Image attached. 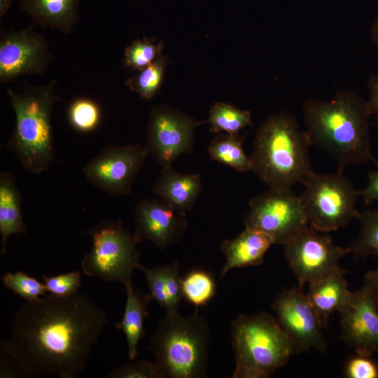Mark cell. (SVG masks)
Masks as SVG:
<instances>
[{
    "label": "cell",
    "mask_w": 378,
    "mask_h": 378,
    "mask_svg": "<svg viewBox=\"0 0 378 378\" xmlns=\"http://www.w3.org/2000/svg\"><path fill=\"white\" fill-rule=\"evenodd\" d=\"M1 350L26 375L76 378L85 370L106 313L87 295H46L22 304Z\"/></svg>",
    "instance_id": "1"
},
{
    "label": "cell",
    "mask_w": 378,
    "mask_h": 378,
    "mask_svg": "<svg viewBox=\"0 0 378 378\" xmlns=\"http://www.w3.org/2000/svg\"><path fill=\"white\" fill-rule=\"evenodd\" d=\"M302 113L310 146L334 160L339 172L374 160L371 153L369 104L355 90L338 91L330 100L308 99Z\"/></svg>",
    "instance_id": "2"
},
{
    "label": "cell",
    "mask_w": 378,
    "mask_h": 378,
    "mask_svg": "<svg viewBox=\"0 0 378 378\" xmlns=\"http://www.w3.org/2000/svg\"><path fill=\"white\" fill-rule=\"evenodd\" d=\"M310 143L295 118L286 111L270 115L258 130L251 159L252 172L268 188H288L314 172Z\"/></svg>",
    "instance_id": "3"
},
{
    "label": "cell",
    "mask_w": 378,
    "mask_h": 378,
    "mask_svg": "<svg viewBox=\"0 0 378 378\" xmlns=\"http://www.w3.org/2000/svg\"><path fill=\"white\" fill-rule=\"evenodd\" d=\"M56 80L21 90H7L15 115L13 132L6 146L22 167L39 174L49 169L55 158L52 112L59 100Z\"/></svg>",
    "instance_id": "4"
},
{
    "label": "cell",
    "mask_w": 378,
    "mask_h": 378,
    "mask_svg": "<svg viewBox=\"0 0 378 378\" xmlns=\"http://www.w3.org/2000/svg\"><path fill=\"white\" fill-rule=\"evenodd\" d=\"M211 333L205 318L196 310L183 316L166 314L149 338L162 377L201 378L206 376Z\"/></svg>",
    "instance_id": "5"
},
{
    "label": "cell",
    "mask_w": 378,
    "mask_h": 378,
    "mask_svg": "<svg viewBox=\"0 0 378 378\" xmlns=\"http://www.w3.org/2000/svg\"><path fill=\"white\" fill-rule=\"evenodd\" d=\"M232 343L233 378H267L293 354L276 318L266 312L239 314L232 323Z\"/></svg>",
    "instance_id": "6"
},
{
    "label": "cell",
    "mask_w": 378,
    "mask_h": 378,
    "mask_svg": "<svg viewBox=\"0 0 378 378\" xmlns=\"http://www.w3.org/2000/svg\"><path fill=\"white\" fill-rule=\"evenodd\" d=\"M300 195L309 226L321 232L335 231L358 218V190L342 172L312 173Z\"/></svg>",
    "instance_id": "7"
},
{
    "label": "cell",
    "mask_w": 378,
    "mask_h": 378,
    "mask_svg": "<svg viewBox=\"0 0 378 378\" xmlns=\"http://www.w3.org/2000/svg\"><path fill=\"white\" fill-rule=\"evenodd\" d=\"M92 240L90 251L80 267L88 276L125 286L132 281L134 270L140 265L139 243L121 220H106L87 232Z\"/></svg>",
    "instance_id": "8"
},
{
    "label": "cell",
    "mask_w": 378,
    "mask_h": 378,
    "mask_svg": "<svg viewBox=\"0 0 378 378\" xmlns=\"http://www.w3.org/2000/svg\"><path fill=\"white\" fill-rule=\"evenodd\" d=\"M248 206L245 227L265 233L273 244L286 245L309 225L300 195L288 188H268L253 197Z\"/></svg>",
    "instance_id": "9"
},
{
    "label": "cell",
    "mask_w": 378,
    "mask_h": 378,
    "mask_svg": "<svg viewBox=\"0 0 378 378\" xmlns=\"http://www.w3.org/2000/svg\"><path fill=\"white\" fill-rule=\"evenodd\" d=\"M203 123L167 105L153 107L146 131L148 155L162 168L172 166L181 154L192 151L195 130Z\"/></svg>",
    "instance_id": "10"
},
{
    "label": "cell",
    "mask_w": 378,
    "mask_h": 378,
    "mask_svg": "<svg viewBox=\"0 0 378 378\" xmlns=\"http://www.w3.org/2000/svg\"><path fill=\"white\" fill-rule=\"evenodd\" d=\"M284 246L287 263L300 288L340 269V259L349 253L348 248L335 245L328 233L309 225Z\"/></svg>",
    "instance_id": "11"
},
{
    "label": "cell",
    "mask_w": 378,
    "mask_h": 378,
    "mask_svg": "<svg viewBox=\"0 0 378 378\" xmlns=\"http://www.w3.org/2000/svg\"><path fill=\"white\" fill-rule=\"evenodd\" d=\"M148 153L141 144L108 146L85 165L91 184L111 196L129 195Z\"/></svg>",
    "instance_id": "12"
},
{
    "label": "cell",
    "mask_w": 378,
    "mask_h": 378,
    "mask_svg": "<svg viewBox=\"0 0 378 378\" xmlns=\"http://www.w3.org/2000/svg\"><path fill=\"white\" fill-rule=\"evenodd\" d=\"M53 61L46 38L29 26L22 29L1 31L0 83L23 76L46 72Z\"/></svg>",
    "instance_id": "13"
},
{
    "label": "cell",
    "mask_w": 378,
    "mask_h": 378,
    "mask_svg": "<svg viewBox=\"0 0 378 378\" xmlns=\"http://www.w3.org/2000/svg\"><path fill=\"white\" fill-rule=\"evenodd\" d=\"M272 306L279 324L290 342L293 354L308 352L312 349L326 351L327 344L322 332L323 325L300 289L283 290Z\"/></svg>",
    "instance_id": "14"
},
{
    "label": "cell",
    "mask_w": 378,
    "mask_h": 378,
    "mask_svg": "<svg viewBox=\"0 0 378 378\" xmlns=\"http://www.w3.org/2000/svg\"><path fill=\"white\" fill-rule=\"evenodd\" d=\"M337 312L343 341L358 355L378 353V300L372 293L364 285L349 290Z\"/></svg>",
    "instance_id": "15"
},
{
    "label": "cell",
    "mask_w": 378,
    "mask_h": 378,
    "mask_svg": "<svg viewBox=\"0 0 378 378\" xmlns=\"http://www.w3.org/2000/svg\"><path fill=\"white\" fill-rule=\"evenodd\" d=\"M187 226L186 216L161 199L141 200L136 206L134 235L139 242L148 240L162 249L177 242Z\"/></svg>",
    "instance_id": "16"
},
{
    "label": "cell",
    "mask_w": 378,
    "mask_h": 378,
    "mask_svg": "<svg viewBox=\"0 0 378 378\" xmlns=\"http://www.w3.org/2000/svg\"><path fill=\"white\" fill-rule=\"evenodd\" d=\"M202 188L198 174H181L172 166L162 168L155 181L152 192L170 205L179 214L186 216L190 211Z\"/></svg>",
    "instance_id": "17"
},
{
    "label": "cell",
    "mask_w": 378,
    "mask_h": 378,
    "mask_svg": "<svg viewBox=\"0 0 378 378\" xmlns=\"http://www.w3.org/2000/svg\"><path fill=\"white\" fill-rule=\"evenodd\" d=\"M273 244L271 238L265 233L245 227L236 237L223 241L220 249L225 255V263L221 269L220 277L234 268L260 265Z\"/></svg>",
    "instance_id": "18"
},
{
    "label": "cell",
    "mask_w": 378,
    "mask_h": 378,
    "mask_svg": "<svg viewBox=\"0 0 378 378\" xmlns=\"http://www.w3.org/2000/svg\"><path fill=\"white\" fill-rule=\"evenodd\" d=\"M145 276L150 301H154L163 308L166 314L178 312V307L183 298L181 288V277L178 262L146 267L138 266Z\"/></svg>",
    "instance_id": "19"
},
{
    "label": "cell",
    "mask_w": 378,
    "mask_h": 378,
    "mask_svg": "<svg viewBox=\"0 0 378 378\" xmlns=\"http://www.w3.org/2000/svg\"><path fill=\"white\" fill-rule=\"evenodd\" d=\"M79 0H22L20 8L35 24L70 33L78 21Z\"/></svg>",
    "instance_id": "20"
},
{
    "label": "cell",
    "mask_w": 378,
    "mask_h": 378,
    "mask_svg": "<svg viewBox=\"0 0 378 378\" xmlns=\"http://www.w3.org/2000/svg\"><path fill=\"white\" fill-rule=\"evenodd\" d=\"M344 273L340 267L309 284L306 295L323 326L330 314L338 311L349 291Z\"/></svg>",
    "instance_id": "21"
},
{
    "label": "cell",
    "mask_w": 378,
    "mask_h": 378,
    "mask_svg": "<svg viewBox=\"0 0 378 378\" xmlns=\"http://www.w3.org/2000/svg\"><path fill=\"white\" fill-rule=\"evenodd\" d=\"M126 303L122 317L115 324V328L122 330L127 344V355L130 360L139 355L138 346L140 340L145 336L144 322L148 316L147 305L150 302L147 294L134 288L132 281L125 286Z\"/></svg>",
    "instance_id": "22"
},
{
    "label": "cell",
    "mask_w": 378,
    "mask_h": 378,
    "mask_svg": "<svg viewBox=\"0 0 378 378\" xmlns=\"http://www.w3.org/2000/svg\"><path fill=\"white\" fill-rule=\"evenodd\" d=\"M27 227L23 220L21 195L15 178L8 172L0 173V234L1 255L6 253L8 238L12 234H26Z\"/></svg>",
    "instance_id": "23"
},
{
    "label": "cell",
    "mask_w": 378,
    "mask_h": 378,
    "mask_svg": "<svg viewBox=\"0 0 378 378\" xmlns=\"http://www.w3.org/2000/svg\"><path fill=\"white\" fill-rule=\"evenodd\" d=\"M244 136L224 132L217 133L208 146L210 158L229 166L239 172L252 170V161L243 148Z\"/></svg>",
    "instance_id": "24"
},
{
    "label": "cell",
    "mask_w": 378,
    "mask_h": 378,
    "mask_svg": "<svg viewBox=\"0 0 378 378\" xmlns=\"http://www.w3.org/2000/svg\"><path fill=\"white\" fill-rule=\"evenodd\" d=\"M203 121L211 125L210 132L216 134H238L243 128L253 125L251 111L224 102L215 103L208 118Z\"/></svg>",
    "instance_id": "25"
},
{
    "label": "cell",
    "mask_w": 378,
    "mask_h": 378,
    "mask_svg": "<svg viewBox=\"0 0 378 378\" xmlns=\"http://www.w3.org/2000/svg\"><path fill=\"white\" fill-rule=\"evenodd\" d=\"M357 237L348 247L356 259L378 255V207L360 213Z\"/></svg>",
    "instance_id": "26"
},
{
    "label": "cell",
    "mask_w": 378,
    "mask_h": 378,
    "mask_svg": "<svg viewBox=\"0 0 378 378\" xmlns=\"http://www.w3.org/2000/svg\"><path fill=\"white\" fill-rule=\"evenodd\" d=\"M183 298L196 309L205 306L216 293V284L212 274L202 269H195L181 278Z\"/></svg>",
    "instance_id": "27"
},
{
    "label": "cell",
    "mask_w": 378,
    "mask_h": 378,
    "mask_svg": "<svg viewBox=\"0 0 378 378\" xmlns=\"http://www.w3.org/2000/svg\"><path fill=\"white\" fill-rule=\"evenodd\" d=\"M66 115L68 122L74 130L81 133H90L100 125L102 109L95 99L79 97L69 103Z\"/></svg>",
    "instance_id": "28"
},
{
    "label": "cell",
    "mask_w": 378,
    "mask_h": 378,
    "mask_svg": "<svg viewBox=\"0 0 378 378\" xmlns=\"http://www.w3.org/2000/svg\"><path fill=\"white\" fill-rule=\"evenodd\" d=\"M167 65V58L161 54L151 64L128 78L125 83L142 99L150 100L160 89Z\"/></svg>",
    "instance_id": "29"
},
{
    "label": "cell",
    "mask_w": 378,
    "mask_h": 378,
    "mask_svg": "<svg viewBox=\"0 0 378 378\" xmlns=\"http://www.w3.org/2000/svg\"><path fill=\"white\" fill-rule=\"evenodd\" d=\"M162 49L163 43L153 38H138L125 48L122 66L139 71L151 64L162 54Z\"/></svg>",
    "instance_id": "30"
},
{
    "label": "cell",
    "mask_w": 378,
    "mask_h": 378,
    "mask_svg": "<svg viewBox=\"0 0 378 378\" xmlns=\"http://www.w3.org/2000/svg\"><path fill=\"white\" fill-rule=\"evenodd\" d=\"M2 282L6 288L26 302L38 300L47 293L43 282L21 271L4 274L2 276Z\"/></svg>",
    "instance_id": "31"
},
{
    "label": "cell",
    "mask_w": 378,
    "mask_h": 378,
    "mask_svg": "<svg viewBox=\"0 0 378 378\" xmlns=\"http://www.w3.org/2000/svg\"><path fill=\"white\" fill-rule=\"evenodd\" d=\"M81 276L79 271H74L55 276L42 274L41 278L49 294L64 297L76 293L81 287Z\"/></svg>",
    "instance_id": "32"
},
{
    "label": "cell",
    "mask_w": 378,
    "mask_h": 378,
    "mask_svg": "<svg viewBox=\"0 0 378 378\" xmlns=\"http://www.w3.org/2000/svg\"><path fill=\"white\" fill-rule=\"evenodd\" d=\"M109 378H163L156 362L138 360L121 365L113 370Z\"/></svg>",
    "instance_id": "33"
},
{
    "label": "cell",
    "mask_w": 378,
    "mask_h": 378,
    "mask_svg": "<svg viewBox=\"0 0 378 378\" xmlns=\"http://www.w3.org/2000/svg\"><path fill=\"white\" fill-rule=\"evenodd\" d=\"M345 372L349 378H377L378 365L370 356L357 354L348 361Z\"/></svg>",
    "instance_id": "34"
},
{
    "label": "cell",
    "mask_w": 378,
    "mask_h": 378,
    "mask_svg": "<svg viewBox=\"0 0 378 378\" xmlns=\"http://www.w3.org/2000/svg\"><path fill=\"white\" fill-rule=\"evenodd\" d=\"M377 169L368 175L366 186L358 190V197L363 199L366 204H371L374 202L378 203V163Z\"/></svg>",
    "instance_id": "35"
},
{
    "label": "cell",
    "mask_w": 378,
    "mask_h": 378,
    "mask_svg": "<svg viewBox=\"0 0 378 378\" xmlns=\"http://www.w3.org/2000/svg\"><path fill=\"white\" fill-rule=\"evenodd\" d=\"M369 97L367 99L371 116H373L378 127V74H372L368 81Z\"/></svg>",
    "instance_id": "36"
},
{
    "label": "cell",
    "mask_w": 378,
    "mask_h": 378,
    "mask_svg": "<svg viewBox=\"0 0 378 378\" xmlns=\"http://www.w3.org/2000/svg\"><path fill=\"white\" fill-rule=\"evenodd\" d=\"M363 285L372 293L378 300V267L366 272Z\"/></svg>",
    "instance_id": "37"
},
{
    "label": "cell",
    "mask_w": 378,
    "mask_h": 378,
    "mask_svg": "<svg viewBox=\"0 0 378 378\" xmlns=\"http://www.w3.org/2000/svg\"><path fill=\"white\" fill-rule=\"evenodd\" d=\"M371 40L378 50V17L371 27Z\"/></svg>",
    "instance_id": "38"
},
{
    "label": "cell",
    "mask_w": 378,
    "mask_h": 378,
    "mask_svg": "<svg viewBox=\"0 0 378 378\" xmlns=\"http://www.w3.org/2000/svg\"><path fill=\"white\" fill-rule=\"evenodd\" d=\"M13 0H0V19L1 20L10 8Z\"/></svg>",
    "instance_id": "39"
}]
</instances>
